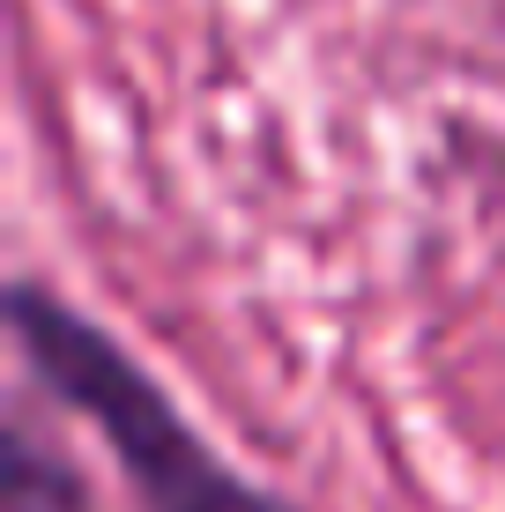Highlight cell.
<instances>
[{
  "mask_svg": "<svg viewBox=\"0 0 505 512\" xmlns=\"http://www.w3.org/2000/svg\"><path fill=\"white\" fill-rule=\"evenodd\" d=\"M8 512H90V483L23 409L8 416Z\"/></svg>",
  "mask_w": 505,
  "mask_h": 512,
  "instance_id": "2",
  "label": "cell"
},
{
  "mask_svg": "<svg viewBox=\"0 0 505 512\" xmlns=\"http://www.w3.org/2000/svg\"><path fill=\"white\" fill-rule=\"evenodd\" d=\"M8 334L23 349L30 379L60 409H75L112 446L127 490L142 512H305L283 490L253 483L179 416V401L156 386V372L134 349H119L82 305H67L52 282L15 275L8 282Z\"/></svg>",
  "mask_w": 505,
  "mask_h": 512,
  "instance_id": "1",
  "label": "cell"
}]
</instances>
